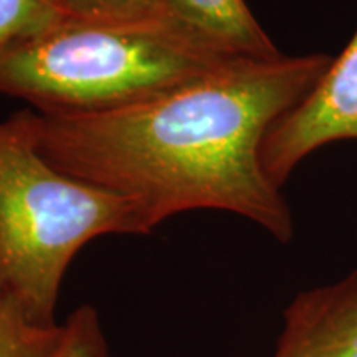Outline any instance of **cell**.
<instances>
[{
  "instance_id": "6da1fadb",
  "label": "cell",
  "mask_w": 357,
  "mask_h": 357,
  "mask_svg": "<svg viewBox=\"0 0 357 357\" xmlns=\"http://www.w3.org/2000/svg\"><path fill=\"white\" fill-rule=\"evenodd\" d=\"M331 61L323 53L238 58L126 108L25 111L26 121L48 162L129 199L153 230L177 213L208 208L248 218L288 243L293 217L261 166V144Z\"/></svg>"
},
{
  "instance_id": "7a4b0ae2",
  "label": "cell",
  "mask_w": 357,
  "mask_h": 357,
  "mask_svg": "<svg viewBox=\"0 0 357 357\" xmlns=\"http://www.w3.org/2000/svg\"><path fill=\"white\" fill-rule=\"evenodd\" d=\"M225 61L164 19L60 17L0 55V93L40 114L105 113L171 91Z\"/></svg>"
},
{
  "instance_id": "3957f363",
  "label": "cell",
  "mask_w": 357,
  "mask_h": 357,
  "mask_svg": "<svg viewBox=\"0 0 357 357\" xmlns=\"http://www.w3.org/2000/svg\"><path fill=\"white\" fill-rule=\"evenodd\" d=\"M151 231L131 200L48 162L25 111L0 123V284L35 323L56 324L65 273L88 242Z\"/></svg>"
},
{
  "instance_id": "277c9868",
  "label": "cell",
  "mask_w": 357,
  "mask_h": 357,
  "mask_svg": "<svg viewBox=\"0 0 357 357\" xmlns=\"http://www.w3.org/2000/svg\"><path fill=\"white\" fill-rule=\"evenodd\" d=\"M344 139H357V32L316 86L268 129L261 166L281 189L306 155Z\"/></svg>"
},
{
  "instance_id": "5b68a950",
  "label": "cell",
  "mask_w": 357,
  "mask_h": 357,
  "mask_svg": "<svg viewBox=\"0 0 357 357\" xmlns=\"http://www.w3.org/2000/svg\"><path fill=\"white\" fill-rule=\"evenodd\" d=\"M273 357H357V271L296 294Z\"/></svg>"
},
{
  "instance_id": "8992f818",
  "label": "cell",
  "mask_w": 357,
  "mask_h": 357,
  "mask_svg": "<svg viewBox=\"0 0 357 357\" xmlns=\"http://www.w3.org/2000/svg\"><path fill=\"white\" fill-rule=\"evenodd\" d=\"M160 17L227 60L281 55L245 0H160Z\"/></svg>"
},
{
  "instance_id": "52a82bcc",
  "label": "cell",
  "mask_w": 357,
  "mask_h": 357,
  "mask_svg": "<svg viewBox=\"0 0 357 357\" xmlns=\"http://www.w3.org/2000/svg\"><path fill=\"white\" fill-rule=\"evenodd\" d=\"M63 324L43 326L0 284V357H55Z\"/></svg>"
},
{
  "instance_id": "ba28073f",
  "label": "cell",
  "mask_w": 357,
  "mask_h": 357,
  "mask_svg": "<svg viewBox=\"0 0 357 357\" xmlns=\"http://www.w3.org/2000/svg\"><path fill=\"white\" fill-rule=\"evenodd\" d=\"M60 17L52 0H0V55Z\"/></svg>"
},
{
  "instance_id": "9c48e42d",
  "label": "cell",
  "mask_w": 357,
  "mask_h": 357,
  "mask_svg": "<svg viewBox=\"0 0 357 357\" xmlns=\"http://www.w3.org/2000/svg\"><path fill=\"white\" fill-rule=\"evenodd\" d=\"M61 17L82 20L136 22L162 19L160 0H52Z\"/></svg>"
},
{
  "instance_id": "30bf717a",
  "label": "cell",
  "mask_w": 357,
  "mask_h": 357,
  "mask_svg": "<svg viewBox=\"0 0 357 357\" xmlns=\"http://www.w3.org/2000/svg\"><path fill=\"white\" fill-rule=\"evenodd\" d=\"M55 357H111L95 307L83 305L66 318Z\"/></svg>"
}]
</instances>
